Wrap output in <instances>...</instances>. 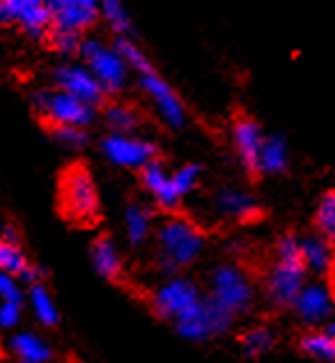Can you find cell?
<instances>
[{
    "instance_id": "13",
    "label": "cell",
    "mask_w": 335,
    "mask_h": 363,
    "mask_svg": "<svg viewBox=\"0 0 335 363\" xmlns=\"http://www.w3.org/2000/svg\"><path fill=\"white\" fill-rule=\"evenodd\" d=\"M51 12V30L88 37L101 21L99 0H46Z\"/></svg>"
},
{
    "instance_id": "3",
    "label": "cell",
    "mask_w": 335,
    "mask_h": 363,
    "mask_svg": "<svg viewBox=\"0 0 335 363\" xmlns=\"http://www.w3.org/2000/svg\"><path fill=\"white\" fill-rule=\"evenodd\" d=\"M205 294L239 320L255 308L260 290H257L253 276L246 272V267L234 260H227L218 262L209 272Z\"/></svg>"
},
{
    "instance_id": "16",
    "label": "cell",
    "mask_w": 335,
    "mask_h": 363,
    "mask_svg": "<svg viewBox=\"0 0 335 363\" xmlns=\"http://www.w3.org/2000/svg\"><path fill=\"white\" fill-rule=\"evenodd\" d=\"M266 133L253 118H237L232 124V147L239 164L251 177H260V157Z\"/></svg>"
},
{
    "instance_id": "23",
    "label": "cell",
    "mask_w": 335,
    "mask_h": 363,
    "mask_svg": "<svg viewBox=\"0 0 335 363\" xmlns=\"http://www.w3.org/2000/svg\"><path fill=\"white\" fill-rule=\"evenodd\" d=\"M278 345V333L269 324H253L239 336V350L246 359H260L271 354Z\"/></svg>"
},
{
    "instance_id": "1",
    "label": "cell",
    "mask_w": 335,
    "mask_h": 363,
    "mask_svg": "<svg viewBox=\"0 0 335 363\" xmlns=\"http://www.w3.org/2000/svg\"><path fill=\"white\" fill-rule=\"evenodd\" d=\"M310 281L301 255V237L296 233L280 235L273 244L271 262L262 279V297L273 311H292V306Z\"/></svg>"
},
{
    "instance_id": "21",
    "label": "cell",
    "mask_w": 335,
    "mask_h": 363,
    "mask_svg": "<svg viewBox=\"0 0 335 363\" xmlns=\"http://www.w3.org/2000/svg\"><path fill=\"white\" fill-rule=\"evenodd\" d=\"M103 124L108 127V131L115 133H138L142 127V113L138 106H133L129 101H106V106L101 108Z\"/></svg>"
},
{
    "instance_id": "11",
    "label": "cell",
    "mask_w": 335,
    "mask_h": 363,
    "mask_svg": "<svg viewBox=\"0 0 335 363\" xmlns=\"http://www.w3.org/2000/svg\"><path fill=\"white\" fill-rule=\"evenodd\" d=\"M292 313L305 329L329 327V322L335 318V290L331 281L314 279L305 283L292 306Z\"/></svg>"
},
{
    "instance_id": "22",
    "label": "cell",
    "mask_w": 335,
    "mask_h": 363,
    "mask_svg": "<svg viewBox=\"0 0 335 363\" xmlns=\"http://www.w3.org/2000/svg\"><path fill=\"white\" fill-rule=\"evenodd\" d=\"M296 347H299L301 354H305L312 361L335 363V338L327 327L305 329L301 336L296 338Z\"/></svg>"
},
{
    "instance_id": "18",
    "label": "cell",
    "mask_w": 335,
    "mask_h": 363,
    "mask_svg": "<svg viewBox=\"0 0 335 363\" xmlns=\"http://www.w3.org/2000/svg\"><path fill=\"white\" fill-rule=\"evenodd\" d=\"M90 262L103 281L108 283H120L124 279V260L118 244L110 235H99L94 237L90 244Z\"/></svg>"
},
{
    "instance_id": "24",
    "label": "cell",
    "mask_w": 335,
    "mask_h": 363,
    "mask_svg": "<svg viewBox=\"0 0 335 363\" xmlns=\"http://www.w3.org/2000/svg\"><path fill=\"white\" fill-rule=\"evenodd\" d=\"M25 301L30 306V313L35 315V320L40 322L42 327H46V329L57 327V322H60V311H57L55 299H53L51 290L46 288V283L28 285Z\"/></svg>"
},
{
    "instance_id": "28",
    "label": "cell",
    "mask_w": 335,
    "mask_h": 363,
    "mask_svg": "<svg viewBox=\"0 0 335 363\" xmlns=\"http://www.w3.org/2000/svg\"><path fill=\"white\" fill-rule=\"evenodd\" d=\"M312 223H314V233L322 235L324 240H329L335 246V189H329L317 200Z\"/></svg>"
},
{
    "instance_id": "7",
    "label": "cell",
    "mask_w": 335,
    "mask_h": 363,
    "mask_svg": "<svg viewBox=\"0 0 335 363\" xmlns=\"http://www.w3.org/2000/svg\"><path fill=\"white\" fill-rule=\"evenodd\" d=\"M205 299V290L184 274L168 276L149 294V308L159 320L175 324Z\"/></svg>"
},
{
    "instance_id": "2",
    "label": "cell",
    "mask_w": 335,
    "mask_h": 363,
    "mask_svg": "<svg viewBox=\"0 0 335 363\" xmlns=\"http://www.w3.org/2000/svg\"><path fill=\"white\" fill-rule=\"evenodd\" d=\"M207 248V235L195 221L168 214L154 230V267L159 274L177 276L193 267Z\"/></svg>"
},
{
    "instance_id": "6",
    "label": "cell",
    "mask_w": 335,
    "mask_h": 363,
    "mask_svg": "<svg viewBox=\"0 0 335 363\" xmlns=\"http://www.w3.org/2000/svg\"><path fill=\"white\" fill-rule=\"evenodd\" d=\"M79 60L88 67V69L97 76V81L101 83V88L106 90L108 97H120L127 90L131 69L124 55L120 53L118 44L115 42H103L97 37H85L79 51Z\"/></svg>"
},
{
    "instance_id": "29",
    "label": "cell",
    "mask_w": 335,
    "mask_h": 363,
    "mask_svg": "<svg viewBox=\"0 0 335 363\" xmlns=\"http://www.w3.org/2000/svg\"><path fill=\"white\" fill-rule=\"evenodd\" d=\"M30 264L33 262L28 260V255H25L21 244L9 242L0 235V272H7V274H12L18 279V276H21Z\"/></svg>"
},
{
    "instance_id": "15",
    "label": "cell",
    "mask_w": 335,
    "mask_h": 363,
    "mask_svg": "<svg viewBox=\"0 0 335 363\" xmlns=\"http://www.w3.org/2000/svg\"><path fill=\"white\" fill-rule=\"evenodd\" d=\"M7 23L16 26L28 40L46 42L51 33V12L46 0H5Z\"/></svg>"
},
{
    "instance_id": "25",
    "label": "cell",
    "mask_w": 335,
    "mask_h": 363,
    "mask_svg": "<svg viewBox=\"0 0 335 363\" xmlns=\"http://www.w3.org/2000/svg\"><path fill=\"white\" fill-rule=\"evenodd\" d=\"M7 345H9V350H12V354L16 359H23V361L51 363V359H53L51 345L35 331H16L14 336L9 338Z\"/></svg>"
},
{
    "instance_id": "33",
    "label": "cell",
    "mask_w": 335,
    "mask_h": 363,
    "mask_svg": "<svg viewBox=\"0 0 335 363\" xmlns=\"http://www.w3.org/2000/svg\"><path fill=\"white\" fill-rule=\"evenodd\" d=\"M23 303L16 301H0V331H12L21 324Z\"/></svg>"
},
{
    "instance_id": "37",
    "label": "cell",
    "mask_w": 335,
    "mask_h": 363,
    "mask_svg": "<svg viewBox=\"0 0 335 363\" xmlns=\"http://www.w3.org/2000/svg\"><path fill=\"white\" fill-rule=\"evenodd\" d=\"M327 329H329V331L333 333V338H335V318H333V320L329 322V327H327Z\"/></svg>"
},
{
    "instance_id": "14",
    "label": "cell",
    "mask_w": 335,
    "mask_h": 363,
    "mask_svg": "<svg viewBox=\"0 0 335 363\" xmlns=\"http://www.w3.org/2000/svg\"><path fill=\"white\" fill-rule=\"evenodd\" d=\"M214 216L223 223L234 225H248L262 218V205L251 191L239 186H221L214 191L212 200H209Z\"/></svg>"
},
{
    "instance_id": "17",
    "label": "cell",
    "mask_w": 335,
    "mask_h": 363,
    "mask_svg": "<svg viewBox=\"0 0 335 363\" xmlns=\"http://www.w3.org/2000/svg\"><path fill=\"white\" fill-rule=\"evenodd\" d=\"M138 175H140L142 189H145L152 198V203H154L159 209H164V212L175 214L181 205V198L175 189V182H172V170L164 164V161L161 159L149 161Z\"/></svg>"
},
{
    "instance_id": "10",
    "label": "cell",
    "mask_w": 335,
    "mask_h": 363,
    "mask_svg": "<svg viewBox=\"0 0 335 363\" xmlns=\"http://www.w3.org/2000/svg\"><path fill=\"white\" fill-rule=\"evenodd\" d=\"M99 152L110 166L122 170H136V173H140L149 161L159 159V145L154 140L140 136V133L108 131L99 140Z\"/></svg>"
},
{
    "instance_id": "30",
    "label": "cell",
    "mask_w": 335,
    "mask_h": 363,
    "mask_svg": "<svg viewBox=\"0 0 335 363\" xmlns=\"http://www.w3.org/2000/svg\"><path fill=\"white\" fill-rule=\"evenodd\" d=\"M51 138L67 152H81L90 143V129L83 127H53L49 129Z\"/></svg>"
},
{
    "instance_id": "26",
    "label": "cell",
    "mask_w": 335,
    "mask_h": 363,
    "mask_svg": "<svg viewBox=\"0 0 335 363\" xmlns=\"http://www.w3.org/2000/svg\"><path fill=\"white\" fill-rule=\"evenodd\" d=\"M290 168V145L280 133H266L262 157H260V175H283Z\"/></svg>"
},
{
    "instance_id": "8",
    "label": "cell",
    "mask_w": 335,
    "mask_h": 363,
    "mask_svg": "<svg viewBox=\"0 0 335 363\" xmlns=\"http://www.w3.org/2000/svg\"><path fill=\"white\" fill-rule=\"evenodd\" d=\"M136 85L140 88V94L149 104L152 113L164 122L168 129H181L188 120V113L177 90L161 76L154 65H149L147 69L136 74Z\"/></svg>"
},
{
    "instance_id": "34",
    "label": "cell",
    "mask_w": 335,
    "mask_h": 363,
    "mask_svg": "<svg viewBox=\"0 0 335 363\" xmlns=\"http://www.w3.org/2000/svg\"><path fill=\"white\" fill-rule=\"evenodd\" d=\"M44 279H46V269L42 264H30L28 269L18 276V281H21L23 285H35V283H44Z\"/></svg>"
},
{
    "instance_id": "32",
    "label": "cell",
    "mask_w": 335,
    "mask_h": 363,
    "mask_svg": "<svg viewBox=\"0 0 335 363\" xmlns=\"http://www.w3.org/2000/svg\"><path fill=\"white\" fill-rule=\"evenodd\" d=\"M0 301H16V303H25V290L23 283L16 279V276L0 272Z\"/></svg>"
},
{
    "instance_id": "39",
    "label": "cell",
    "mask_w": 335,
    "mask_h": 363,
    "mask_svg": "<svg viewBox=\"0 0 335 363\" xmlns=\"http://www.w3.org/2000/svg\"><path fill=\"white\" fill-rule=\"evenodd\" d=\"M18 363H44V361H23V359H18Z\"/></svg>"
},
{
    "instance_id": "20",
    "label": "cell",
    "mask_w": 335,
    "mask_h": 363,
    "mask_svg": "<svg viewBox=\"0 0 335 363\" xmlns=\"http://www.w3.org/2000/svg\"><path fill=\"white\" fill-rule=\"evenodd\" d=\"M157 223L154 212L140 200H133L124 207V237L131 248H142L152 237H154Z\"/></svg>"
},
{
    "instance_id": "5",
    "label": "cell",
    "mask_w": 335,
    "mask_h": 363,
    "mask_svg": "<svg viewBox=\"0 0 335 363\" xmlns=\"http://www.w3.org/2000/svg\"><path fill=\"white\" fill-rule=\"evenodd\" d=\"M33 111L46 129L53 127H83L90 129L99 120L101 108L90 101H83L60 88H40L33 94Z\"/></svg>"
},
{
    "instance_id": "19",
    "label": "cell",
    "mask_w": 335,
    "mask_h": 363,
    "mask_svg": "<svg viewBox=\"0 0 335 363\" xmlns=\"http://www.w3.org/2000/svg\"><path fill=\"white\" fill-rule=\"evenodd\" d=\"M301 255L305 269L314 279H329L335 269V246L317 233L301 237Z\"/></svg>"
},
{
    "instance_id": "12",
    "label": "cell",
    "mask_w": 335,
    "mask_h": 363,
    "mask_svg": "<svg viewBox=\"0 0 335 363\" xmlns=\"http://www.w3.org/2000/svg\"><path fill=\"white\" fill-rule=\"evenodd\" d=\"M51 81H53L55 88L69 92V94H74V97H79L83 101H90V104H94V106H99V108L106 106V101H108V94H106V90L101 88L97 76H94L79 58H76V60L69 58V60L60 62L57 67H53Z\"/></svg>"
},
{
    "instance_id": "9",
    "label": "cell",
    "mask_w": 335,
    "mask_h": 363,
    "mask_svg": "<svg viewBox=\"0 0 335 363\" xmlns=\"http://www.w3.org/2000/svg\"><path fill=\"white\" fill-rule=\"evenodd\" d=\"M237 318L232 313H227L223 306H218L214 299H209L205 294V299L200 301L191 313H186L184 318L172 324V329L179 338L191 340V342H207L212 338H221L234 327Z\"/></svg>"
},
{
    "instance_id": "38",
    "label": "cell",
    "mask_w": 335,
    "mask_h": 363,
    "mask_svg": "<svg viewBox=\"0 0 335 363\" xmlns=\"http://www.w3.org/2000/svg\"><path fill=\"white\" fill-rule=\"evenodd\" d=\"M329 281H331V285H333V290H335V269H333V274L329 276Z\"/></svg>"
},
{
    "instance_id": "4",
    "label": "cell",
    "mask_w": 335,
    "mask_h": 363,
    "mask_svg": "<svg viewBox=\"0 0 335 363\" xmlns=\"http://www.w3.org/2000/svg\"><path fill=\"white\" fill-rule=\"evenodd\" d=\"M57 207L74 225H92L99 218L97 182L85 164H72L62 170L57 182Z\"/></svg>"
},
{
    "instance_id": "27",
    "label": "cell",
    "mask_w": 335,
    "mask_h": 363,
    "mask_svg": "<svg viewBox=\"0 0 335 363\" xmlns=\"http://www.w3.org/2000/svg\"><path fill=\"white\" fill-rule=\"evenodd\" d=\"M99 12L101 21L115 37H131V14L124 0H99Z\"/></svg>"
},
{
    "instance_id": "31",
    "label": "cell",
    "mask_w": 335,
    "mask_h": 363,
    "mask_svg": "<svg viewBox=\"0 0 335 363\" xmlns=\"http://www.w3.org/2000/svg\"><path fill=\"white\" fill-rule=\"evenodd\" d=\"M200 179H203V166L200 164H181L172 170V182H175V189L181 200L188 198L200 186Z\"/></svg>"
},
{
    "instance_id": "40",
    "label": "cell",
    "mask_w": 335,
    "mask_h": 363,
    "mask_svg": "<svg viewBox=\"0 0 335 363\" xmlns=\"http://www.w3.org/2000/svg\"><path fill=\"white\" fill-rule=\"evenodd\" d=\"M69 363H79V361H69Z\"/></svg>"
},
{
    "instance_id": "35",
    "label": "cell",
    "mask_w": 335,
    "mask_h": 363,
    "mask_svg": "<svg viewBox=\"0 0 335 363\" xmlns=\"http://www.w3.org/2000/svg\"><path fill=\"white\" fill-rule=\"evenodd\" d=\"M0 235L5 237V240L9 242H16V244H21V235H18V230L12 225V223H5L3 228H0Z\"/></svg>"
},
{
    "instance_id": "36",
    "label": "cell",
    "mask_w": 335,
    "mask_h": 363,
    "mask_svg": "<svg viewBox=\"0 0 335 363\" xmlns=\"http://www.w3.org/2000/svg\"><path fill=\"white\" fill-rule=\"evenodd\" d=\"M7 23V12H5V0H0V26Z\"/></svg>"
}]
</instances>
